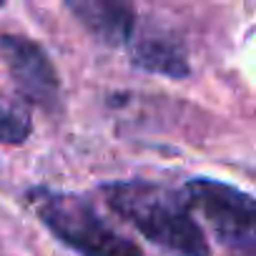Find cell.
<instances>
[{
  "instance_id": "1",
  "label": "cell",
  "mask_w": 256,
  "mask_h": 256,
  "mask_svg": "<svg viewBox=\"0 0 256 256\" xmlns=\"http://www.w3.org/2000/svg\"><path fill=\"white\" fill-rule=\"evenodd\" d=\"M108 206L134 224L148 241L176 256H211L208 241L176 191L148 181H113L103 186Z\"/></svg>"
},
{
  "instance_id": "2",
  "label": "cell",
  "mask_w": 256,
  "mask_h": 256,
  "mask_svg": "<svg viewBox=\"0 0 256 256\" xmlns=\"http://www.w3.org/2000/svg\"><path fill=\"white\" fill-rule=\"evenodd\" d=\"M33 206L43 224L80 256H144L131 238L110 228L80 196L40 188L33 194Z\"/></svg>"
},
{
  "instance_id": "3",
  "label": "cell",
  "mask_w": 256,
  "mask_h": 256,
  "mask_svg": "<svg viewBox=\"0 0 256 256\" xmlns=\"http://www.w3.org/2000/svg\"><path fill=\"white\" fill-rule=\"evenodd\" d=\"M186 201L204 214L228 256H256V206L248 194L224 181L194 178L186 184Z\"/></svg>"
},
{
  "instance_id": "4",
  "label": "cell",
  "mask_w": 256,
  "mask_h": 256,
  "mask_svg": "<svg viewBox=\"0 0 256 256\" xmlns=\"http://www.w3.org/2000/svg\"><path fill=\"white\" fill-rule=\"evenodd\" d=\"M0 53L16 80L18 93L46 108L53 110L58 106V76L48 60V56L23 36H3L0 38Z\"/></svg>"
},
{
  "instance_id": "5",
  "label": "cell",
  "mask_w": 256,
  "mask_h": 256,
  "mask_svg": "<svg viewBox=\"0 0 256 256\" xmlns=\"http://www.w3.org/2000/svg\"><path fill=\"white\" fill-rule=\"evenodd\" d=\"M73 16L103 43L120 46L131 38L136 13L131 0H66Z\"/></svg>"
},
{
  "instance_id": "6",
  "label": "cell",
  "mask_w": 256,
  "mask_h": 256,
  "mask_svg": "<svg viewBox=\"0 0 256 256\" xmlns=\"http://www.w3.org/2000/svg\"><path fill=\"white\" fill-rule=\"evenodd\" d=\"M131 56L136 66L151 73H161L168 78H184L188 73V63H186V53L181 43L161 30L141 33L131 46Z\"/></svg>"
},
{
  "instance_id": "7",
  "label": "cell",
  "mask_w": 256,
  "mask_h": 256,
  "mask_svg": "<svg viewBox=\"0 0 256 256\" xmlns=\"http://www.w3.org/2000/svg\"><path fill=\"white\" fill-rule=\"evenodd\" d=\"M30 113L28 108L6 93H0V144H23L30 136Z\"/></svg>"
},
{
  "instance_id": "8",
  "label": "cell",
  "mask_w": 256,
  "mask_h": 256,
  "mask_svg": "<svg viewBox=\"0 0 256 256\" xmlns=\"http://www.w3.org/2000/svg\"><path fill=\"white\" fill-rule=\"evenodd\" d=\"M0 6H3V0H0Z\"/></svg>"
}]
</instances>
